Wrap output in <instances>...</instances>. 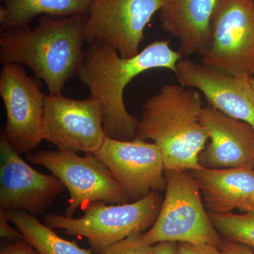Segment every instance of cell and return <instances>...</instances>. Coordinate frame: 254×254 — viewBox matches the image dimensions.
Masks as SVG:
<instances>
[{
  "instance_id": "obj_1",
  "label": "cell",
  "mask_w": 254,
  "mask_h": 254,
  "mask_svg": "<svg viewBox=\"0 0 254 254\" xmlns=\"http://www.w3.org/2000/svg\"><path fill=\"white\" fill-rule=\"evenodd\" d=\"M183 57L171 49L169 41L150 43L136 56L123 58L113 48L93 42L88 44L77 76L99 102L103 126L107 137L120 141L136 138L138 120L128 113L124 91L133 78L153 68H167L173 72Z\"/></svg>"
},
{
  "instance_id": "obj_2",
  "label": "cell",
  "mask_w": 254,
  "mask_h": 254,
  "mask_svg": "<svg viewBox=\"0 0 254 254\" xmlns=\"http://www.w3.org/2000/svg\"><path fill=\"white\" fill-rule=\"evenodd\" d=\"M87 16L43 15L35 28L1 30L0 62L24 64L45 82L49 94H60L68 80L77 75L84 58Z\"/></svg>"
},
{
  "instance_id": "obj_3",
  "label": "cell",
  "mask_w": 254,
  "mask_h": 254,
  "mask_svg": "<svg viewBox=\"0 0 254 254\" xmlns=\"http://www.w3.org/2000/svg\"><path fill=\"white\" fill-rule=\"evenodd\" d=\"M203 108L198 92L179 85H164L143 105L136 138L151 140L158 145L165 170H198L201 168L198 155L209 140L200 122Z\"/></svg>"
},
{
  "instance_id": "obj_4",
  "label": "cell",
  "mask_w": 254,
  "mask_h": 254,
  "mask_svg": "<svg viewBox=\"0 0 254 254\" xmlns=\"http://www.w3.org/2000/svg\"><path fill=\"white\" fill-rule=\"evenodd\" d=\"M160 191L153 190L137 201L125 204H107L94 201L81 208L83 216L68 218L56 213L46 214L44 224L61 229L66 235L84 237L95 254H101L116 242L153 226L163 204Z\"/></svg>"
},
{
  "instance_id": "obj_5",
  "label": "cell",
  "mask_w": 254,
  "mask_h": 254,
  "mask_svg": "<svg viewBox=\"0 0 254 254\" xmlns=\"http://www.w3.org/2000/svg\"><path fill=\"white\" fill-rule=\"evenodd\" d=\"M165 196L156 221L143 233L151 245L159 242L209 245L220 249L222 237L215 228L190 170H165Z\"/></svg>"
},
{
  "instance_id": "obj_6",
  "label": "cell",
  "mask_w": 254,
  "mask_h": 254,
  "mask_svg": "<svg viewBox=\"0 0 254 254\" xmlns=\"http://www.w3.org/2000/svg\"><path fill=\"white\" fill-rule=\"evenodd\" d=\"M26 158L30 163L48 169L67 189L70 197L65 216L73 218L78 208L91 202L129 203L123 187L93 154L81 156L75 152L41 150L28 153Z\"/></svg>"
},
{
  "instance_id": "obj_7",
  "label": "cell",
  "mask_w": 254,
  "mask_h": 254,
  "mask_svg": "<svg viewBox=\"0 0 254 254\" xmlns=\"http://www.w3.org/2000/svg\"><path fill=\"white\" fill-rule=\"evenodd\" d=\"M212 44L202 63L232 75H254V0H218Z\"/></svg>"
},
{
  "instance_id": "obj_8",
  "label": "cell",
  "mask_w": 254,
  "mask_h": 254,
  "mask_svg": "<svg viewBox=\"0 0 254 254\" xmlns=\"http://www.w3.org/2000/svg\"><path fill=\"white\" fill-rule=\"evenodd\" d=\"M38 80L19 64H4L0 73V96L6 113L1 136L20 155L31 153L43 141L46 95Z\"/></svg>"
},
{
  "instance_id": "obj_9",
  "label": "cell",
  "mask_w": 254,
  "mask_h": 254,
  "mask_svg": "<svg viewBox=\"0 0 254 254\" xmlns=\"http://www.w3.org/2000/svg\"><path fill=\"white\" fill-rule=\"evenodd\" d=\"M163 0H92L84 26L87 44L105 43L123 58L139 52L144 30Z\"/></svg>"
},
{
  "instance_id": "obj_10",
  "label": "cell",
  "mask_w": 254,
  "mask_h": 254,
  "mask_svg": "<svg viewBox=\"0 0 254 254\" xmlns=\"http://www.w3.org/2000/svg\"><path fill=\"white\" fill-rule=\"evenodd\" d=\"M99 102L60 94L46 95L43 138L64 151L94 154L106 138Z\"/></svg>"
},
{
  "instance_id": "obj_11",
  "label": "cell",
  "mask_w": 254,
  "mask_h": 254,
  "mask_svg": "<svg viewBox=\"0 0 254 254\" xmlns=\"http://www.w3.org/2000/svg\"><path fill=\"white\" fill-rule=\"evenodd\" d=\"M93 155L108 168L130 201L141 200L153 190H166L163 155L155 143L106 137Z\"/></svg>"
},
{
  "instance_id": "obj_12",
  "label": "cell",
  "mask_w": 254,
  "mask_h": 254,
  "mask_svg": "<svg viewBox=\"0 0 254 254\" xmlns=\"http://www.w3.org/2000/svg\"><path fill=\"white\" fill-rule=\"evenodd\" d=\"M0 155V209L40 215L66 188L54 175H45L30 166L2 136Z\"/></svg>"
},
{
  "instance_id": "obj_13",
  "label": "cell",
  "mask_w": 254,
  "mask_h": 254,
  "mask_svg": "<svg viewBox=\"0 0 254 254\" xmlns=\"http://www.w3.org/2000/svg\"><path fill=\"white\" fill-rule=\"evenodd\" d=\"M174 73L181 86L201 91L210 106L254 128V90L250 76L230 74L183 58Z\"/></svg>"
},
{
  "instance_id": "obj_14",
  "label": "cell",
  "mask_w": 254,
  "mask_h": 254,
  "mask_svg": "<svg viewBox=\"0 0 254 254\" xmlns=\"http://www.w3.org/2000/svg\"><path fill=\"white\" fill-rule=\"evenodd\" d=\"M200 122L210 143L198 155L202 168L254 170V128L250 124L227 116L213 107H204Z\"/></svg>"
},
{
  "instance_id": "obj_15",
  "label": "cell",
  "mask_w": 254,
  "mask_h": 254,
  "mask_svg": "<svg viewBox=\"0 0 254 254\" xmlns=\"http://www.w3.org/2000/svg\"><path fill=\"white\" fill-rule=\"evenodd\" d=\"M218 0H163L162 29L180 43V54L203 55L212 44L211 18Z\"/></svg>"
},
{
  "instance_id": "obj_16",
  "label": "cell",
  "mask_w": 254,
  "mask_h": 254,
  "mask_svg": "<svg viewBox=\"0 0 254 254\" xmlns=\"http://www.w3.org/2000/svg\"><path fill=\"white\" fill-rule=\"evenodd\" d=\"M198 182L209 213L225 214L254 208V170L246 168L190 170Z\"/></svg>"
},
{
  "instance_id": "obj_17",
  "label": "cell",
  "mask_w": 254,
  "mask_h": 254,
  "mask_svg": "<svg viewBox=\"0 0 254 254\" xmlns=\"http://www.w3.org/2000/svg\"><path fill=\"white\" fill-rule=\"evenodd\" d=\"M1 30L29 26L37 16L88 14L92 0H0Z\"/></svg>"
},
{
  "instance_id": "obj_18",
  "label": "cell",
  "mask_w": 254,
  "mask_h": 254,
  "mask_svg": "<svg viewBox=\"0 0 254 254\" xmlns=\"http://www.w3.org/2000/svg\"><path fill=\"white\" fill-rule=\"evenodd\" d=\"M6 211L9 221L17 227L25 240L40 254H93V250L81 248L74 241L62 238L53 229L27 212L17 210Z\"/></svg>"
},
{
  "instance_id": "obj_19",
  "label": "cell",
  "mask_w": 254,
  "mask_h": 254,
  "mask_svg": "<svg viewBox=\"0 0 254 254\" xmlns=\"http://www.w3.org/2000/svg\"><path fill=\"white\" fill-rule=\"evenodd\" d=\"M208 214L222 238L254 249V208L247 210L243 215Z\"/></svg>"
},
{
  "instance_id": "obj_20",
  "label": "cell",
  "mask_w": 254,
  "mask_h": 254,
  "mask_svg": "<svg viewBox=\"0 0 254 254\" xmlns=\"http://www.w3.org/2000/svg\"><path fill=\"white\" fill-rule=\"evenodd\" d=\"M143 233L134 234L116 242L101 254H153L155 245L145 242Z\"/></svg>"
},
{
  "instance_id": "obj_21",
  "label": "cell",
  "mask_w": 254,
  "mask_h": 254,
  "mask_svg": "<svg viewBox=\"0 0 254 254\" xmlns=\"http://www.w3.org/2000/svg\"><path fill=\"white\" fill-rule=\"evenodd\" d=\"M179 254H222L220 249L209 245L178 243Z\"/></svg>"
},
{
  "instance_id": "obj_22",
  "label": "cell",
  "mask_w": 254,
  "mask_h": 254,
  "mask_svg": "<svg viewBox=\"0 0 254 254\" xmlns=\"http://www.w3.org/2000/svg\"><path fill=\"white\" fill-rule=\"evenodd\" d=\"M0 254H40L36 249L28 242L23 240L14 241L1 249Z\"/></svg>"
},
{
  "instance_id": "obj_23",
  "label": "cell",
  "mask_w": 254,
  "mask_h": 254,
  "mask_svg": "<svg viewBox=\"0 0 254 254\" xmlns=\"http://www.w3.org/2000/svg\"><path fill=\"white\" fill-rule=\"evenodd\" d=\"M6 210L0 209V236L14 241L23 240L22 234L10 226Z\"/></svg>"
},
{
  "instance_id": "obj_24",
  "label": "cell",
  "mask_w": 254,
  "mask_h": 254,
  "mask_svg": "<svg viewBox=\"0 0 254 254\" xmlns=\"http://www.w3.org/2000/svg\"><path fill=\"white\" fill-rule=\"evenodd\" d=\"M220 250L222 254H254L250 247L224 238Z\"/></svg>"
},
{
  "instance_id": "obj_25",
  "label": "cell",
  "mask_w": 254,
  "mask_h": 254,
  "mask_svg": "<svg viewBox=\"0 0 254 254\" xmlns=\"http://www.w3.org/2000/svg\"><path fill=\"white\" fill-rule=\"evenodd\" d=\"M153 254H179L177 242H159L154 246Z\"/></svg>"
},
{
  "instance_id": "obj_26",
  "label": "cell",
  "mask_w": 254,
  "mask_h": 254,
  "mask_svg": "<svg viewBox=\"0 0 254 254\" xmlns=\"http://www.w3.org/2000/svg\"><path fill=\"white\" fill-rule=\"evenodd\" d=\"M251 83H252V87H253L254 90V76H251L250 77Z\"/></svg>"
}]
</instances>
